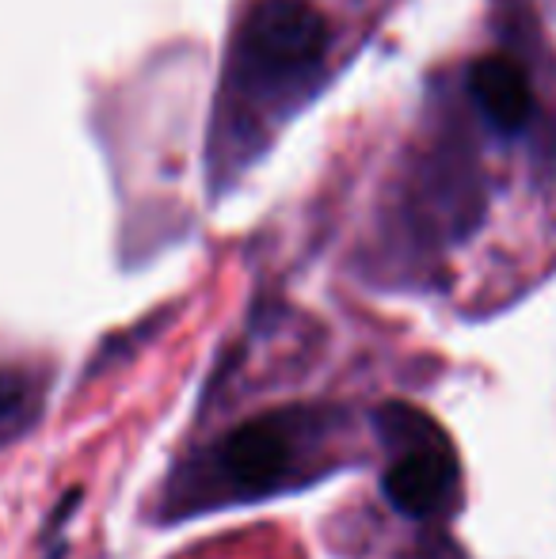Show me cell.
Masks as SVG:
<instances>
[{
	"mask_svg": "<svg viewBox=\"0 0 556 559\" xmlns=\"http://www.w3.org/2000/svg\"><path fill=\"white\" fill-rule=\"evenodd\" d=\"M332 27L309 0H260L237 43V69L248 88L289 92L317 73Z\"/></svg>",
	"mask_w": 556,
	"mask_h": 559,
	"instance_id": "cell-3",
	"label": "cell"
},
{
	"mask_svg": "<svg viewBox=\"0 0 556 559\" xmlns=\"http://www.w3.org/2000/svg\"><path fill=\"white\" fill-rule=\"evenodd\" d=\"M46 404V384L23 366H0V449L12 445L38 423Z\"/></svg>",
	"mask_w": 556,
	"mask_h": 559,
	"instance_id": "cell-5",
	"label": "cell"
},
{
	"mask_svg": "<svg viewBox=\"0 0 556 559\" xmlns=\"http://www.w3.org/2000/svg\"><path fill=\"white\" fill-rule=\"evenodd\" d=\"M347 435L351 415L343 407L294 404L256 415L171 472L161 514L176 522L301 491L343 468Z\"/></svg>",
	"mask_w": 556,
	"mask_h": 559,
	"instance_id": "cell-1",
	"label": "cell"
},
{
	"mask_svg": "<svg viewBox=\"0 0 556 559\" xmlns=\"http://www.w3.org/2000/svg\"><path fill=\"white\" fill-rule=\"evenodd\" d=\"M469 92H473L476 111L488 118L492 130L519 133L534 115V88L522 73L519 61L507 53H484L469 69Z\"/></svg>",
	"mask_w": 556,
	"mask_h": 559,
	"instance_id": "cell-4",
	"label": "cell"
},
{
	"mask_svg": "<svg viewBox=\"0 0 556 559\" xmlns=\"http://www.w3.org/2000/svg\"><path fill=\"white\" fill-rule=\"evenodd\" d=\"M389 464L381 472V495L397 514L412 522H442L461 502V461L430 415L409 404H386L374 419Z\"/></svg>",
	"mask_w": 556,
	"mask_h": 559,
	"instance_id": "cell-2",
	"label": "cell"
}]
</instances>
